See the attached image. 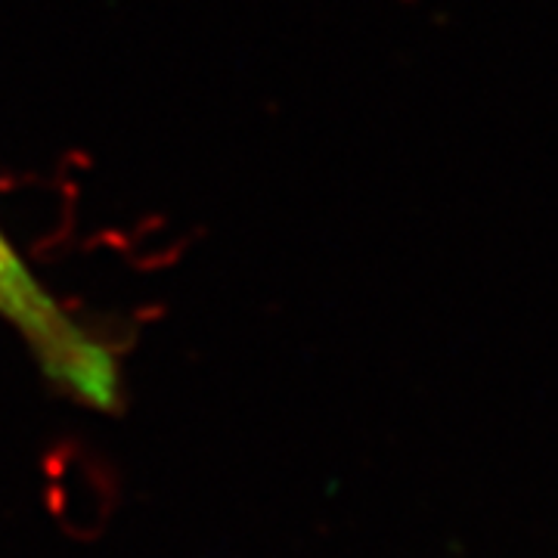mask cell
<instances>
[{
	"label": "cell",
	"mask_w": 558,
	"mask_h": 558,
	"mask_svg": "<svg viewBox=\"0 0 558 558\" xmlns=\"http://www.w3.org/2000/svg\"><path fill=\"white\" fill-rule=\"evenodd\" d=\"M0 319L10 323L38 360L44 379L81 407L119 413L124 381L116 348L81 326L47 292L0 230Z\"/></svg>",
	"instance_id": "6da1fadb"
}]
</instances>
